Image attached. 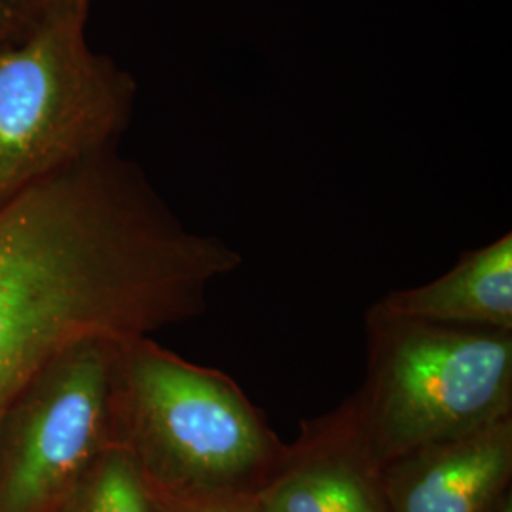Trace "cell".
Wrapping results in <instances>:
<instances>
[{
    "mask_svg": "<svg viewBox=\"0 0 512 512\" xmlns=\"http://www.w3.org/2000/svg\"><path fill=\"white\" fill-rule=\"evenodd\" d=\"M243 256L192 232L112 147L0 203V414L84 342L126 344L200 317Z\"/></svg>",
    "mask_w": 512,
    "mask_h": 512,
    "instance_id": "1",
    "label": "cell"
},
{
    "mask_svg": "<svg viewBox=\"0 0 512 512\" xmlns=\"http://www.w3.org/2000/svg\"><path fill=\"white\" fill-rule=\"evenodd\" d=\"M116 437L156 494L192 501L253 503L287 450L234 378L154 338L118 348Z\"/></svg>",
    "mask_w": 512,
    "mask_h": 512,
    "instance_id": "2",
    "label": "cell"
},
{
    "mask_svg": "<svg viewBox=\"0 0 512 512\" xmlns=\"http://www.w3.org/2000/svg\"><path fill=\"white\" fill-rule=\"evenodd\" d=\"M351 395L380 467L512 414V332L410 319L372 304Z\"/></svg>",
    "mask_w": 512,
    "mask_h": 512,
    "instance_id": "3",
    "label": "cell"
},
{
    "mask_svg": "<svg viewBox=\"0 0 512 512\" xmlns=\"http://www.w3.org/2000/svg\"><path fill=\"white\" fill-rule=\"evenodd\" d=\"M90 4H44L31 33L0 48V203L112 147L135 95L86 40Z\"/></svg>",
    "mask_w": 512,
    "mask_h": 512,
    "instance_id": "4",
    "label": "cell"
},
{
    "mask_svg": "<svg viewBox=\"0 0 512 512\" xmlns=\"http://www.w3.org/2000/svg\"><path fill=\"white\" fill-rule=\"evenodd\" d=\"M120 344L84 342L38 370L0 414V512H54L116 437Z\"/></svg>",
    "mask_w": 512,
    "mask_h": 512,
    "instance_id": "5",
    "label": "cell"
},
{
    "mask_svg": "<svg viewBox=\"0 0 512 512\" xmlns=\"http://www.w3.org/2000/svg\"><path fill=\"white\" fill-rule=\"evenodd\" d=\"M253 507L256 512H389L382 467L351 395L327 414L302 421Z\"/></svg>",
    "mask_w": 512,
    "mask_h": 512,
    "instance_id": "6",
    "label": "cell"
},
{
    "mask_svg": "<svg viewBox=\"0 0 512 512\" xmlns=\"http://www.w3.org/2000/svg\"><path fill=\"white\" fill-rule=\"evenodd\" d=\"M389 512H497L512 497V414L382 467Z\"/></svg>",
    "mask_w": 512,
    "mask_h": 512,
    "instance_id": "7",
    "label": "cell"
},
{
    "mask_svg": "<svg viewBox=\"0 0 512 512\" xmlns=\"http://www.w3.org/2000/svg\"><path fill=\"white\" fill-rule=\"evenodd\" d=\"M382 310L439 325L512 332V234L463 253L437 279L385 294Z\"/></svg>",
    "mask_w": 512,
    "mask_h": 512,
    "instance_id": "8",
    "label": "cell"
},
{
    "mask_svg": "<svg viewBox=\"0 0 512 512\" xmlns=\"http://www.w3.org/2000/svg\"><path fill=\"white\" fill-rule=\"evenodd\" d=\"M54 512H164L126 448L110 446L76 480Z\"/></svg>",
    "mask_w": 512,
    "mask_h": 512,
    "instance_id": "9",
    "label": "cell"
},
{
    "mask_svg": "<svg viewBox=\"0 0 512 512\" xmlns=\"http://www.w3.org/2000/svg\"><path fill=\"white\" fill-rule=\"evenodd\" d=\"M156 497L164 512H256L253 503L249 501H192L160 494H156Z\"/></svg>",
    "mask_w": 512,
    "mask_h": 512,
    "instance_id": "10",
    "label": "cell"
},
{
    "mask_svg": "<svg viewBox=\"0 0 512 512\" xmlns=\"http://www.w3.org/2000/svg\"><path fill=\"white\" fill-rule=\"evenodd\" d=\"M25 14V0H0V44L23 27Z\"/></svg>",
    "mask_w": 512,
    "mask_h": 512,
    "instance_id": "11",
    "label": "cell"
},
{
    "mask_svg": "<svg viewBox=\"0 0 512 512\" xmlns=\"http://www.w3.org/2000/svg\"><path fill=\"white\" fill-rule=\"evenodd\" d=\"M40 2L44 6V4H55V2H59V4H90L92 0H40Z\"/></svg>",
    "mask_w": 512,
    "mask_h": 512,
    "instance_id": "12",
    "label": "cell"
},
{
    "mask_svg": "<svg viewBox=\"0 0 512 512\" xmlns=\"http://www.w3.org/2000/svg\"><path fill=\"white\" fill-rule=\"evenodd\" d=\"M497 512H512V497H509V499L505 501V505Z\"/></svg>",
    "mask_w": 512,
    "mask_h": 512,
    "instance_id": "13",
    "label": "cell"
},
{
    "mask_svg": "<svg viewBox=\"0 0 512 512\" xmlns=\"http://www.w3.org/2000/svg\"><path fill=\"white\" fill-rule=\"evenodd\" d=\"M38 2H40V0H38ZM40 4H42V2H40Z\"/></svg>",
    "mask_w": 512,
    "mask_h": 512,
    "instance_id": "14",
    "label": "cell"
}]
</instances>
